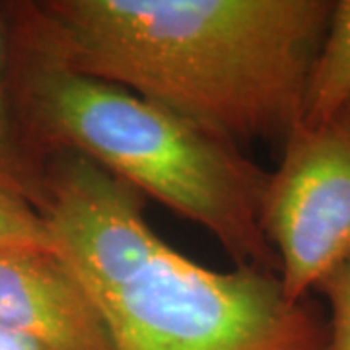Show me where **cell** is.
<instances>
[{
    "label": "cell",
    "mask_w": 350,
    "mask_h": 350,
    "mask_svg": "<svg viewBox=\"0 0 350 350\" xmlns=\"http://www.w3.org/2000/svg\"><path fill=\"white\" fill-rule=\"evenodd\" d=\"M6 24L14 111L39 162L80 154L204 228L234 267L280 273L262 230L269 172L234 142L135 92L76 72L8 16Z\"/></svg>",
    "instance_id": "3"
},
{
    "label": "cell",
    "mask_w": 350,
    "mask_h": 350,
    "mask_svg": "<svg viewBox=\"0 0 350 350\" xmlns=\"http://www.w3.org/2000/svg\"><path fill=\"white\" fill-rule=\"evenodd\" d=\"M6 16L68 68L241 148L304 119L333 0H31Z\"/></svg>",
    "instance_id": "1"
},
{
    "label": "cell",
    "mask_w": 350,
    "mask_h": 350,
    "mask_svg": "<svg viewBox=\"0 0 350 350\" xmlns=\"http://www.w3.org/2000/svg\"><path fill=\"white\" fill-rule=\"evenodd\" d=\"M0 350H47L25 335H20L8 327L0 325Z\"/></svg>",
    "instance_id": "10"
},
{
    "label": "cell",
    "mask_w": 350,
    "mask_h": 350,
    "mask_svg": "<svg viewBox=\"0 0 350 350\" xmlns=\"http://www.w3.org/2000/svg\"><path fill=\"white\" fill-rule=\"evenodd\" d=\"M349 100L350 0H337L310 75L301 126L321 125Z\"/></svg>",
    "instance_id": "6"
},
{
    "label": "cell",
    "mask_w": 350,
    "mask_h": 350,
    "mask_svg": "<svg viewBox=\"0 0 350 350\" xmlns=\"http://www.w3.org/2000/svg\"><path fill=\"white\" fill-rule=\"evenodd\" d=\"M45 163L27 148L14 111L8 75V24L0 4V187L31 200L39 208L43 200Z\"/></svg>",
    "instance_id": "7"
},
{
    "label": "cell",
    "mask_w": 350,
    "mask_h": 350,
    "mask_svg": "<svg viewBox=\"0 0 350 350\" xmlns=\"http://www.w3.org/2000/svg\"><path fill=\"white\" fill-rule=\"evenodd\" d=\"M0 325L47 350H113L100 310L57 251L0 255Z\"/></svg>",
    "instance_id": "5"
},
{
    "label": "cell",
    "mask_w": 350,
    "mask_h": 350,
    "mask_svg": "<svg viewBox=\"0 0 350 350\" xmlns=\"http://www.w3.org/2000/svg\"><path fill=\"white\" fill-rule=\"evenodd\" d=\"M262 230L288 300L310 296L350 255V100L321 125L298 126L262 197Z\"/></svg>",
    "instance_id": "4"
},
{
    "label": "cell",
    "mask_w": 350,
    "mask_h": 350,
    "mask_svg": "<svg viewBox=\"0 0 350 350\" xmlns=\"http://www.w3.org/2000/svg\"><path fill=\"white\" fill-rule=\"evenodd\" d=\"M315 290L329 304V350H350V255L335 265Z\"/></svg>",
    "instance_id": "9"
},
{
    "label": "cell",
    "mask_w": 350,
    "mask_h": 350,
    "mask_svg": "<svg viewBox=\"0 0 350 350\" xmlns=\"http://www.w3.org/2000/svg\"><path fill=\"white\" fill-rule=\"evenodd\" d=\"M39 213L100 310L113 350H329V319L275 273L206 269L163 241L137 189L88 158L45 160Z\"/></svg>",
    "instance_id": "2"
},
{
    "label": "cell",
    "mask_w": 350,
    "mask_h": 350,
    "mask_svg": "<svg viewBox=\"0 0 350 350\" xmlns=\"http://www.w3.org/2000/svg\"><path fill=\"white\" fill-rule=\"evenodd\" d=\"M20 251H57L39 208L22 195L0 187V255Z\"/></svg>",
    "instance_id": "8"
}]
</instances>
